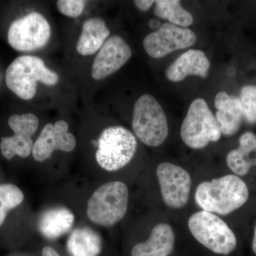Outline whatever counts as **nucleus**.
Returning a JSON list of instances; mask_svg holds the SVG:
<instances>
[{
  "mask_svg": "<svg viewBox=\"0 0 256 256\" xmlns=\"http://www.w3.org/2000/svg\"><path fill=\"white\" fill-rule=\"evenodd\" d=\"M246 184L236 175L228 174L202 182L195 192V201L206 212L227 215L240 208L248 200Z\"/></svg>",
  "mask_w": 256,
  "mask_h": 256,
  "instance_id": "nucleus-1",
  "label": "nucleus"
},
{
  "mask_svg": "<svg viewBox=\"0 0 256 256\" xmlns=\"http://www.w3.org/2000/svg\"><path fill=\"white\" fill-rule=\"evenodd\" d=\"M58 76L46 66L42 58L34 56H21L13 60L5 74L10 90L23 100H31L36 95L37 82L54 86Z\"/></svg>",
  "mask_w": 256,
  "mask_h": 256,
  "instance_id": "nucleus-2",
  "label": "nucleus"
},
{
  "mask_svg": "<svg viewBox=\"0 0 256 256\" xmlns=\"http://www.w3.org/2000/svg\"><path fill=\"white\" fill-rule=\"evenodd\" d=\"M129 201L127 185L119 181L101 185L89 198L87 216L92 223L112 226L124 218Z\"/></svg>",
  "mask_w": 256,
  "mask_h": 256,
  "instance_id": "nucleus-3",
  "label": "nucleus"
},
{
  "mask_svg": "<svg viewBox=\"0 0 256 256\" xmlns=\"http://www.w3.org/2000/svg\"><path fill=\"white\" fill-rule=\"evenodd\" d=\"M137 148L136 136L129 130L112 126L101 132L98 140L96 161L106 171H118L130 162Z\"/></svg>",
  "mask_w": 256,
  "mask_h": 256,
  "instance_id": "nucleus-4",
  "label": "nucleus"
},
{
  "mask_svg": "<svg viewBox=\"0 0 256 256\" xmlns=\"http://www.w3.org/2000/svg\"><path fill=\"white\" fill-rule=\"evenodd\" d=\"M188 227L194 238L214 254L227 256L236 248L233 230L214 214L204 210L193 214Z\"/></svg>",
  "mask_w": 256,
  "mask_h": 256,
  "instance_id": "nucleus-5",
  "label": "nucleus"
},
{
  "mask_svg": "<svg viewBox=\"0 0 256 256\" xmlns=\"http://www.w3.org/2000/svg\"><path fill=\"white\" fill-rule=\"evenodd\" d=\"M132 126L140 140L149 146H161L169 132L166 114L150 94H144L136 101Z\"/></svg>",
  "mask_w": 256,
  "mask_h": 256,
  "instance_id": "nucleus-6",
  "label": "nucleus"
},
{
  "mask_svg": "<svg viewBox=\"0 0 256 256\" xmlns=\"http://www.w3.org/2000/svg\"><path fill=\"white\" fill-rule=\"evenodd\" d=\"M181 138L192 149H202L222 137L220 124L206 100L197 98L188 108L181 127Z\"/></svg>",
  "mask_w": 256,
  "mask_h": 256,
  "instance_id": "nucleus-7",
  "label": "nucleus"
},
{
  "mask_svg": "<svg viewBox=\"0 0 256 256\" xmlns=\"http://www.w3.org/2000/svg\"><path fill=\"white\" fill-rule=\"evenodd\" d=\"M50 36V28L44 16L38 12L30 13L10 25L8 42L20 52H32L46 44Z\"/></svg>",
  "mask_w": 256,
  "mask_h": 256,
  "instance_id": "nucleus-8",
  "label": "nucleus"
},
{
  "mask_svg": "<svg viewBox=\"0 0 256 256\" xmlns=\"http://www.w3.org/2000/svg\"><path fill=\"white\" fill-rule=\"evenodd\" d=\"M196 42V34L190 28L164 23L144 38L143 46L152 58H160L174 50L188 48Z\"/></svg>",
  "mask_w": 256,
  "mask_h": 256,
  "instance_id": "nucleus-9",
  "label": "nucleus"
},
{
  "mask_svg": "<svg viewBox=\"0 0 256 256\" xmlns=\"http://www.w3.org/2000/svg\"><path fill=\"white\" fill-rule=\"evenodd\" d=\"M156 174L165 204L173 208L184 206L192 186L191 176L188 172L178 165L163 162L158 165Z\"/></svg>",
  "mask_w": 256,
  "mask_h": 256,
  "instance_id": "nucleus-10",
  "label": "nucleus"
},
{
  "mask_svg": "<svg viewBox=\"0 0 256 256\" xmlns=\"http://www.w3.org/2000/svg\"><path fill=\"white\" fill-rule=\"evenodd\" d=\"M68 130V124L64 120L46 124L34 143V159L41 162L48 159L57 150L66 152L73 151L76 146V140Z\"/></svg>",
  "mask_w": 256,
  "mask_h": 256,
  "instance_id": "nucleus-11",
  "label": "nucleus"
},
{
  "mask_svg": "<svg viewBox=\"0 0 256 256\" xmlns=\"http://www.w3.org/2000/svg\"><path fill=\"white\" fill-rule=\"evenodd\" d=\"M132 56L130 47L122 37L114 35L108 38L92 64V76L98 80L122 68Z\"/></svg>",
  "mask_w": 256,
  "mask_h": 256,
  "instance_id": "nucleus-12",
  "label": "nucleus"
},
{
  "mask_svg": "<svg viewBox=\"0 0 256 256\" xmlns=\"http://www.w3.org/2000/svg\"><path fill=\"white\" fill-rule=\"evenodd\" d=\"M210 68V60L201 50H190L180 56L166 68V78L172 82H180L188 76L206 78Z\"/></svg>",
  "mask_w": 256,
  "mask_h": 256,
  "instance_id": "nucleus-13",
  "label": "nucleus"
},
{
  "mask_svg": "<svg viewBox=\"0 0 256 256\" xmlns=\"http://www.w3.org/2000/svg\"><path fill=\"white\" fill-rule=\"evenodd\" d=\"M175 234L168 224H158L146 242L136 244L131 256H169L174 250Z\"/></svg>",
  "mask_w": 256,
  "mask_h": 256,
  "instance_id": "nucleus-14",
  "label": "nucleus"
},
{
  "mask_svg": "<svg viewBox=\"0 0 256 256\" xmlns=\"http://www.w3.org/2000/svg\"><path fill=\"white\" fill-rule=\"evenodd\" d=\"M214 104L218 110L216 118L222 133L225 136H233L238 132L244 118L240 100L235 96L222 92L216 96Z\"/></svg>",
  "mask_w": 256,
  "mask_h": 256,
  "instance_id": "nucleus-15",
  "label": "nucleus"
},
{
  "mask_svg": "<svg viewBox=\"0 0 256 256\" xmlns=\"http://www.w3.org/2000/svg\"><path fill=\"white\" fill-rule=\"evenodd\" d=\"M75 216L65 207H54L47 210L38 218L37 226L40 233L48 240H56L70 232Z\"/></svg>",
  "mask_w": 256,
  "mask_h": 256,
  "instance_id": "nucleus-16",
  "label": "nucleus"
},
{
  "mask_svg": "<svg viewBox=\"0 0 256 256\" xmlns=\"http://www.w3.org/2000/svg\"><path fill=\"white\" fill-rule=\"evenodd\" d=\"M227 165L238 176H245L252 166H256V136L252 132L242 134L238 149L229 152Z\"/></svg>",
  "mask_w": 256,
  "mask_h": 256,
  "instance_id": "nucleus-17",
  "label": "nucleus"
},
{
  "mask_svg": "<svg viewBox=\"0 0 256 256\" xmlns=\"http://www.w3.org/2000/svg\"><path fill=\"white\" fill-rule=\"evenodd\" d=\"M110 34L104 20L98 18H89L82 25L76 45L77 52L82 56L94 54L102 48Z\"/></svg>",
  "mask_w": 256,
  "mask_h": 256,
  "instance_id": "nucleus-18",
  "label": "nucleus"
},
{
  "mask_svg": "<svg viewBox=\"0 0 256 256\" xmlns=\"http://www.w3.org/2000/svg\"><path fill=\"white\" fill-rule=\"evenodd\" d=\"M66 249L70 256H99L102 250V238L94 229L77 228L69 235Z\"/></svg>",
  "mask_w": 256,
  "mask_h": 256,
  "instance_id": "nucleus-19",
  "label": "nucleus"
},
{
  "mask_svg": "<svg viewBox=\"0 0 256 256\" xmlns=\"http://www.w3.org/2000/svg\"><path fill=\"white\" fill-rule=\"evenodd\" d=\"M154 13L158 18L166 20L170 23L186 28L193 23L191 13L183 8L178 0H158L154 1Z\"/></svg>",
  "mask_w": 256,
  "mask_h": 256,
  "instance_id": "nucleus-20",
  "label": "nucleus"
},
{
  "mask_svg": "<svg viewBox=\"0 0 256 256\" xmlns=\"http://www.w3.org/2000/svg\"><path fill=\"white\" fill-rule=\"evenodd\" d=\"M34 142L32 138L22 133H14L12 137L2 138L0 143L2 154L11 160L15 156L26 158L32 153Z\"/></svg>",
  "mask_w": 256,
  "mask_h": 256,
  "instance_id": "nucleus-21",
  "label": "nucleus"
},
{
  "mask_svg": "<svg viewBox=\"0 0 256 256\" xmlns=\"http://www.w3.org/2000/svg\"><path fill=\"white\" fill-rule=\"evenodd\" d=\"M24 198L22 191L16 185L0 184V226L6 220L8 212L21 204Z\"/></svg>",
  "mask_w": 256,
  "mask_h": 256,
  "instance_id": "nucleus-22",
  "label": "nucleus"
},
{
  "mask_svg": "<svg viewBox=\"0 0 256 256\" xmlns=\"http://www.w3.org/2000/svg\"><path fill=\"white\" fill-rule=\"evenodd\" d=\"M8 124L14 133H22L32 138L38 129V120L32 114H16L10 117Z\"/></svg>",
  "mask_w": 256,
  "mask_h": 256,
  "instance_id": "nucleus-23",
  "label": "nucleus"
},
{
  "mask_svg": "<svg viewBox=\"0 0 256 256\" xmlns=\"http://www.w3.org/2000/svg\"><path fill=\"white\" fill-rule=\"evenodd\" d=\"M244 118L248 124H256V86H246L240 94Z\"/></svg>",
  "mask_w": 256,
  "mask_h": 256,
  "instance_id": "nucleus-24",
  "label": "nucleus"
},
{
  "mask_svg": "<svg viewBox=\"0 0 256 256\" xmlns=\"http://www.w3.org/2000/svg\"><path fill=\"white\" fill-rule=\"evenodd\" d=\"M86 2L82 0H58L57 8L62 14L69 18L80 16L85 8Z\"/></svg>",
  "mask_w": 256,
  "mask_h": 256,
  "instance_id": "nucleus-25",
  "label": "nucleus"
},
{
  "mask_svg": "<svg viewBox=\"0 0 256 256\" xmlns=\"http://www.w3.org/2000/svg\"><path fill=\"white\" fill-rule=\"evenodd\" d=\"M134 4L136 6L142 11H148L152 6L154 1H149V0H137L134 1Z\"/></svg>",
  "mask_w": 256,
  "mask_h": 256,
  "instance_id": "nucleus-26",
  "label": "nucleus"
},
{
  "mask_svg": "<svg viewBox=\"0 0 256 256\" xmlns=\"http://www.w3.org/2000/svg\"><path fill=\"white\" fill-rule=\"evenodd\" d=\"M42 256H60L54 248L50 246H45L42 249Z\"/></svg>",
  "mask_w": 256,
  "mask_h": 256,
  "instance_id": "nucleus-27",
  "label": "nucleus"
},
{
  "mask_svg": "<svg viewBox=\"0 0 256 256\" xmlns=\"http://www.w3.org/2000/svg\"><path fill=\"white\" fill-rule=\"evenodd\" d=\"M149 26H150L152 28H159L161 24H160V22L158 20H151L149 22Z\"/></svg>",
  "mask_w": 256,
  "mask_h": 256,
  "instance_id": "nucleus-28",
  "label": "nucleus"
},
{
  "mask_svg": "<svg viewBox=\"0 0 256 256\" xmlns=\"http://www.w3.org/2000/svg\"><path fill=\"white\" fill-rule=\"evenodd\" d=\"M252 252L256 255V226L255 227V230H254V239H252Z\"/></svg>",
  "mask_w": 256,
  "mask_h": 256,
  "instance_id": "nucleus-29",
  "label": "nucleus"
}]
</instances>
